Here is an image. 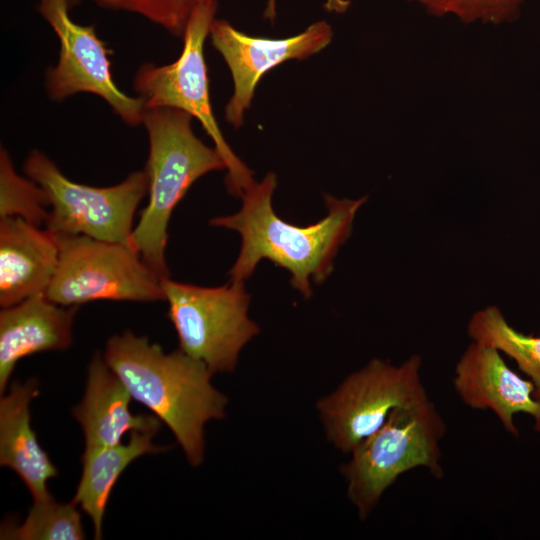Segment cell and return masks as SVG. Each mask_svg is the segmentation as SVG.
I'll use <instances>...</instances> for the list:
<instances>
[{
    "mask_svg": "<svg viewBox=\"0 0 540 540\" xmlns=\"http://www.w3.org/2000/svg\"><path fill=\"white\" fill-rule=\"evenodd\" d=\"M276 175L269 172L241 196L239 211L210 220V225L236 231L241 247L229 271V281L245 282L261 260L267 259L290 273L291 286L304 298L312 295L311 281L323 283L333 271L334 258L349 238L353 221L367 197H324L327 214L321 220L298 226L281 219L273 209Z\"/></svg>",
    "mask_w": 540,
    "mask_h": 540,
    "instance_id": "obj_1",
    "label": "cell"
},
{
    "mask_svg": "<svg viewBox=\"0 0 540 540\" xmlns=\"http://www.w3.org/2000/svg\"><path fill=\"white\" fill-rule=\"evenodd\" d=\"M103 357L133 400L147 407L175 436L191 466L205 456V425L226 416L227 397L213 373L181 349L165 352L130 330L111 336Z\"/></svg>",
    "mask_w": 540,
    "mask_h": 540,
    "instance_id": "obj_2",
    "label": "cell"
},
{
    "mask_svg": "<svg viewBox=\"0 0 540 540\" xmlns=\"http://www.w3.org/2000/svg\"><path fill=\"white\" fill-rule=\"evenodd\" d=\"M192 116L170 107L145 109L149 139L145 172L148 204L130 237V245L160 277H169L166 262L168 224L173 210L191 185L203 175L225 168L216 148L204 144L192 130Z\"/></svg>",
    "mask_w": 540,
    "mask_h": 540,
    "instance_id": "obj_3",
    "label": "cell"
},
{
    "mask_svg": "<svg viewBox=\"0 0 540 540\" xmlns=\"http://www.w3.org/2000/svg\"><path fill=\"white\" fill-rule=\"evenodd\" d=\"M445 422L428 397L394 409L384 424L362 440L341 465L347 497L361 520L368 518L384 493L397 479L424 468L443 475L441 440Z\"/></svg>",
    "mask_w": 540,
    "mask_h": 540,
    "instance_id": "obj_4",
    "label": "cell"
},
{
    "mask_svg": "<svg viewBox=\"0 0 540 540\" xmlns=\"http://www.w3.org/2000/svg\"><path fill=\"white\" fill-rule=\"evenodd\" d=\"M217 7L216 0L199 4L186 26L179 58L164 66L150 63L142 65L135 74L133 88L143 100L145 109L176 108L199 120L225 163L228 191L235 197H241L255 182L252 171L226 142L213 114L209 97L204 42L215 20Z\"/></svg>",
    "mask_w": 540,
    "mask_h": 540,
    "instance_id": "obj_5",
    "label": "cell"
},
{
    "mask_svg": "<svg viewBox=\"0 0 540 540\" xmlns=\"http://www.w3.org/2000/svg\"><path fill=\"white\" fill-rule=\"evenodd\" d=\"M162 288L179 349L213 374L232 372L243 347L260 331L248 316L250 295L244 283L205 287L165 277Z\"/></svg>",
    "mask_w": 540,
    "mask_h": 540,
    "instance_id": "obj_6",
    "label": "cell"
},
{
    "mask_svg": "<svg viewBox=\"0 0 540 540\" xmlns=\"http://www.w3.org/2000/svg\"><path fill=\"white\" fill-rule=\"evenodd\" d=\"M23 169L47 195L50 211L45 228L56 236L83 235L130 245L135 212L148 193L145 170L130 173L113 186L93 187L67 178L38 150L29 153Z\"/></svg>",
    "mask_w": 540,
    "mask_h": 540,
    "instance_id": "obj_7",
    "label": "cell"
},
{
    "mask_svg": "<svg viewBox=\"0 0 540 540\" xmlns=\"http://www.w3.org/2000/svg\"><path fill=\"white\" fill-rule=\"evenodd\" d=\"M59 259L46 296L62 306L97 301H165L162 277L130 245L56 236Z\"/></svg>",
    "mask_w": 540,
    "mask_h": 540,
    "instance_id": "obj_8",
    "label": "cell"
},
{
    "mask_svg": "<svg viewBox=\"0 0 540 540\" xmlns=\"http://www.w3.org/2000/svg\"><path fill=\"white\" fill-rule=\"evenodd\" d=\"M421 367L417 354L398 365L374 358L348 375L317 402L327 440L341 452L350 453L380 428L394 409L428 398Z\"/></svg>",
    "mask_w": 540,
    "mask_h": 540,
    "instance_id": "obj_9",
    "label": "cell"
},
{
    "mask_svg": "<svg viewBox=\"0 0 540 540\" xmlns=\"http://www.w3.org/2000/svg\"><path fill=\"white\" fill-rule=\"evenodd\" d=\"M80 0H39L38 10L60 42L59 60L46 73V89L52 100L62 101L79 93L96 94L105 100L128 125L143 122L144 103L131 97L115 84L106 44L94 26L75 23L70 9Z\"/></svg>",
    "mask_w": 540,
    "mask_h": 540,
    "instance_id": "obj_10",
    "label": "cell"
},
{
    "mask_svg": "<svg viewBox=\"0 0 540 540\" xmlns=\"http://www.w3.org/2000/svg\"><path fill=\"white\" fill-rule=\"evenodd\" d=\"M211 43L222 55L234 82V92L225 107V118L234 127L243 123L256 86L263 75L290 59L303 60L324 49L333 31L325 21L283 39L247 35L226 20L215 19L210 28Z\"/></svg>",
    "mask_w": 540,
    "mask_h": 540,
    "instance_id": "obj_11",
    "label": "cell"
},
{
    "mask_svg": "<svg viewBox=\"0 0 540 540\" xmlns=\"http://www.w3.org/2000/svg\"><path fill=\"white\" fill-rule=\"evenodd\" d=\"M452 384L466 406L492 412L512 436H519L518 413L530 415L540 433V402L532 382L512 370L497 349L471 340L455 365Z\"/></svg>",
    "mask_w": 540,
    "mask_h": 540,
    "instance_id": "obj_12",
    "label": "cell"
},
{
    "mask_svg": "<svg viewBox=\"0 0 540 540\" xmlns=\"http://www.w3.org/2000/svg\"><path fill=\"white\" fill-rule=\"evenodd\" d=\"M78 306H62L46 294L27 298L0 312V394L7 390L17 363L30 355L64 351L72 342Z\"/></svg>",
    "mask_w": 540,
    "mask_h": 540,
    "instance_id": "obj_13",
    "label": "cell"
},
{
    "mask_svg": "<svg viewBox=\"0 0 540 540\" xmlns=\"http://www.w3.org/2000/svg\"><path fill=\"white\" fill-rule=\"evenodd\" d=\"M59 259L54 233L17 217L0 218V305L46 294Z\"/></svg>",
    "mask_w": 540,
    "mask_h": 540,
    "instance_id": "obj_14",
    "label": "cell"
},
{
    "mask_svg": "<svg viewBox=\"0 0 540 540\" xmlns=\"http://www.w3.org/2000/svg\"><path fill=\"white\" fill-rule=\"evenodd\" d=\"M132 397L118 375L96 352L87 369L81 401L72 415L83 431L85 448H101L122 442L123 436L135 430L156 431L161 420L153 415H134Z\"/></svg>",
    "mask_w": 540,
    "mask_h": 540,
    "instance_id": "obj_15",
    "label": "cell"
},
{
    "mask_svg": "<svg viewBox=\"0 0 540 540\" xmlns=\"http://www.w3.org/2000/svg\"><path fill=\"white\" fill-rule=\"evenodd\" d=\"M38 394L39 383L30 378L12 383L0 399V465L20 477L33 500L50 496L48 480L58 474L31 426L30 404Z\"/></svg>",
    "mask_w": 540,
    "mask_h": 540,
    "instance_id": "obj_16",
    "label": "cell"
},
{
    "mask_svg": "<svg viewBox=\"0 0 540 540\" xmlns=\"http://www.w3.org/2000/svg\"><path fill=\"white\" fill-rule=\"evenodd\" d=\"M157 433L135 430L129 433L127 442L84 449L82 473L72 501L89 516L94 539L102 538L104 514L120 475L135 459L165 450V447L152 442Z\"/></svg>",
    "mask_w": 540,
    "mask_h": 540,
    "instance_id": "obj_17",
    "label": "cell"
},
{
    "mask_svg": "<svg viewBox=\"0 0 540 540\" xmlns=\"http://www.w3.org/2000/svg\"><path fill=\"white\" fill-rule=\"evenodd\" d=\"M467 334L472 341L491 346L514 360L532 382L534 398L540 402V336L515 329L494 305L472 314L467 324Z\"/></svg>",
    "mask_w": 540,
    "mask_h": 540,
    "instance_id": "obj_18",
    "label": "cell"
},
{
    "mask_svg": "<svg viewBox=\"0 0 540 540\" xmlns=\"http://www.w3.org/2000/svg\"><path fill=\"white\" fill-rule=\"evenodd\" d=\"M3 540H82L85 533L77 505L60 503L50 495L33 500L27 517L20 524L6 520L1 525Z\"/></svg>",
    "mask_w": 540,
    "mask_h": 540,
    "instance_id": "obj_19",
    "label": "cell"
},
{
    "mask_svg": "<svg viewBox=\"0 0 540 540\" xmlns=\"http://www.w3.org/2000/svg\"><path fill=\"white\" fill-rule=\"evenodd\" d=\"M50 211L45 191L30 178L20 176L7 151H0V218L17 217L42 226Z\"/></svg>",
    "mask_w": 540,
    "mask_h": 540,
    "instance_id": "obj_20",
    "label": "cell"
},
{
    "mask_svg": "<svg viewBox=\"0 0 540 540\" xmlns=\"http://www.w3.org/2000/svg\"><path fill=\"white\" fill-rule=\"evenodd\" d=\"M111 10L140 14L177 37H183L194 9L201 0H90Z\"/></svg>",
    "mask_w": 540,
    "mask_h": 540,
    "instance_id": "obj_21",
    "label": "cell"
},
{
    "mask_svg": "<svg viewBox=\"0 0 540 540\" xmlns=\"http://www.w3.org/2000/svg\"><path fill=\"white\" fill-rule=\"evenodd\" d=\"M436 15L454 14L465 22L501 23L516 18L523 0H413Z\"/></svg>",
    "mask_w": 540,
    "mask_h": 540,
    "instance_id": "obj_22",
    "label": "cell"
},
{
    "mask_svg": "<svg viewBox=\"0 0 540 540\" xmlns=\"http://www.w3.org/2000/svg\"><path fill=\"white\" fill-rule=\"evenodd\" d=\"M277 0H268L264 16L272 21L276 15ZM349 2L347 0H325V8L331 12H343L347 9Z\"/></svg>",
    "mask_w": 540,
    "mask_h": 540,
    "instance_id": "obj_23",
    "label": "cell"
},
{
    "mask_svg": "<svg viewBox=\"0 0 540 540\" xmlns=\"http://www.w3.org/2000/svg\"><path fill=\"white\" fill-rule=\"evenodd\" d=\"M201 1H202V2H206V1H208V0H201Z\"/></svg>",
    "mask_w": 540,
    "mask_h": 540,
    "instance_id": "obj_24",
    "label": "cell"
}]
</instances>
